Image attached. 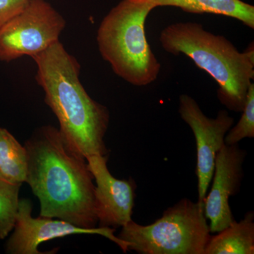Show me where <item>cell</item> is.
I'll return each mask as SVG.
<instances>
[{
    "label": "cell",
    "mask_w": 254,
    "mask_h": 254,
    "mask_svg": "<svg viewBox=\"0 0 254 254\" xmlns=\"http://www.w3.org/2000/svg\"><path fill=\"white\" fill-rule=\"evenodd\" d=\"M210 236L203 203L185 198L150 225L131 220L118 237L140 254H204Z\"/></svg>",
    "instance_id": "5"
},
{
    "label": "cell",
    "mask_w": 254,
    "mask_h": 254,
    "mask_svg": "<svg viewBox=\"0 0 254 254\" xmlns=\"http://www.w3.org/2000/svg\"><path fill=\"white\" fill-rule=\"evenodd\" d=\"M240 121L231 127L225 137V144H237L244 138H254V84L249 88L247 100Z\"/></svg>",
    "instance_id": "15"
},
{
    "label": "cell",
    "mask_w": 254,
    "mask_h": 254,
    "mask_svg": "<svg viewBox=\"0 0 254 254\" xmlns=\"http://www.w3.org/2000/svg\"><path fill=\"white\" fill-rule=\"evenodd\" d=\"M66 21L46 0H28L0 28V62L41 53L59 41Z\"/></svg>",
    "instance_id": "6"
},
{
    "label": "cell",
    "mask_w": 254,
    "mask_h": 254,
    "mask_svg": "<svg viewBox=\"0 0 254 254\" xmlns=\"http://www.w3.org/2000/svg\"><path fill=\"white\" fill-rule=\"evenodd\" d=\"M31 58L38 68L36 79L44 91L45 102L58 118L65 141L86 159L108 155L105 136L110 111L82 86L77 60L60 41Z\"/></svg>",
    "instance_id": "2"
},
{
    "label": "cell",
    "mask_w": 254,
    "mask_h": 254,
    "mask_svg": "<svg viewBox=\"0 0 254 254\" xmlns=\"http://www.w3.org/2000/svg\"><path fill=\"white\" fill-rule=\"evenodd\" d=\"M167 53L183 54L193 60L218 83V100L227 109L242 113L254 78V47L240 53L225 36L205 31L203 25L178 22L168 25L160 35Z\"/></svg>",
    "instance_id": "3"
},
{
    "label": "cell",
    "mask_w": 254,
    "mask_h": 254,
    "mask_svg": "<svg viewBox=\"0 0 254 254\" xmlns=\"http://www.w3.org/2000/svg\"><path fill=\"white\" fill-rule=\"evenodd\" d=\"M33 205L31 200H19L14 231L6 244V252L9 254H43L38 246L45 242L73 235H98L106 237L123 250L128 252V244L115 236L116 229L95 227L86 229L76 226L64 220L32 216Z\"/></svg>",
    "instance_id": "8"
},
{
    "label": "cell",
    "mask_w": 254,
    "mask_h": 254,
    "mask_svg": "<svg viewBox=\"0 0 254 254\" xmlns=\"http://www.w3.org/2000/svg\"><path fill=\"white\" fill-rule=\"evenodd\" d=\"M153 8L175 6L192 14H213L239 20L254 28V6L242 0H130Z\"/></svg>",
    "instance_id": "11"
},
{
    "label": "cell",
    "mask_w": 254,
    "mask_h": 254,
    "mask_svg": "<svg viewBox=\"0 0 254 254\" xmlns=\"http://www.w3.org/2000/svg\"><path fill=\"white\" fill-rule=\"evenodd\" d=\"M26 182L40 201V216L93 229L98 225L94 180L84 156L51 125L37 128L24 145Z\"/></svg>",
    "instance_id": "1"
},
{
    "label": "cell",
    "mask_w": 254,
    "mask_h": 254,
    "mask_svg": "<svg viewBox=\"0 0 254 254\" xmlns=\"http://www.w3.org/2000/svg\"><path fill=\"white\" fill-rule=\"evenodd\" d=\"M27 2L28 0H0V28L18 14Z\"/></svg>",
    "instance_id": "16"
},
{
    "label": "cell",
    "mask_w": 254,
    "mask_h": 254,
    "mask_svg": "<svg viewBox=\"0 0 254 254\" xmlns=\"http://www.w3.org/2000/svg\"><path fill=\"white\" fill-rule=\"evenodd\" d=\"M247 151L238 143L225 144L217 153L211 190L203 200L204 214L210 220V233H218L235 220L230 198L240 190Z\"/></svg>",
    "instance_id": "9"
},
{
    "label": "cell",
    "mask_w": 254,
    "mask_h": 254,
    "mask_svg": "<svg viewBox=\"0 0 254 254\" xmlns=\"http://www.w3.org/2000/svg\"><path fill=\"white\" fill-rule=\"evenodd\" d=\"M178 111L195 136L198 202L203 203L213 179L217 153L225 145V137L233 126L235 120L225 110H220L215 118H208L195 99L187 94L180 95Z\"/></svg>",
    "instance_id": "7"
},
{
    "label": "cell",
    "mask_w": 254,
    "mask_h": 254,
    "mask_svg": "<svg viewBox=\"0 0 254 254\" xmlns=\"http://www.w3.org/2000/svg\"><path fill=\"white\" fill-rule=\"evenodd\" d=\"M27 152L6 128H0V180L14 185L26 182Z\"/></svg>",
    "instance_id": "13"
},
{
    "label": "cell",
    "mask_w": 254,
    "mask_h": 254,
    "mask_svg": "<svg viewBox=\"0 0 254 254\" xmlns=\"http://www.w3.org/2000/svg\"><path fill=\"white\" fill-rule=\"evenodd\" d=\"M21 186L0 180V240L6 238L16 225Z\"/></svg>",
    "instance_id": "14"
},
{
    "label": "cell",
    "mask_w": 254,
    "mask_h": 254,
    "mask_svg": "<svg viewBox=\"0 0 254 254\" xmlns=\"http://www.w3.org/2000/svg\"><path fill=\"white\" fill-rule=\"evenodd\" d=\"M94 177L95 212L100 227H123L132 220L136 183L133 179L118 180L108 168V155L86 158Z\"/></svg>",
    "instance_id": "10"
},
{
    "label": "cell",
    "mask_w": 254,
    "mask_h": 254,
    "mask_svg": "<svg viewBox=\"0 0 254 254\" xmlns=\"http://www.w3.org/2000/svg\"><path fill=\"white\" fill-rule=\"evenodd\" d=\"M153 9L145 3L123 0L103 18L97 32L103 59L115 74L135 86L151 84L161 69L145 35V21Z\"/></svg>",
    "instance_id": "4"
},
{
    "label": "cell",
    "mask_w": 254,
    "mask_h": 254,
    "mask_svg": "<svg viewBox=\"0 0 254 254\" xmlns=\"http://www.w3.org/2000/svg\"><path fill=\"white\" fill-rule=\"evenodd\" d=\"M254 212H247L241 221L235 220L218 235H211L204 254H254Z\"/></svg>",
    "instance_id": "12"
}]
</instances>
